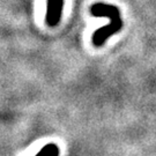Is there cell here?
Returning a JSON list of instances; mask_svg holds the SVG:
<instances>
[{"mask_svg":"<svg viewBox=\"0 0 156 156\" xmlns=\"http://www.w3.org/2000/svg\"><path fill=\"white\" fill-rule=\"evenodd\" d=\"M90 14L95 17L110 19V23L108 26H104L102 28L97 29L93 35L91 42L96 48L103 46L106 42V39L123 28L124 22L122 16H120V12L115 5L103 4V2L94 4L90 7Z\"/></svg>","mask_w":156,"mask_h":156,"instance_id":"1","label":"cell"},{"mask_svg":"<svg viewBox=\"0 0 156 156\" xmlns=\"http://www.w3.org/2000/svg\"><path fill=\"white\" fill-rule=\"evenodd\" d=\"M64 0H48L45 22L49 27H56L60 22Z\"/></svg>","mask_w":156,"mask_h":156,"instance_id":"2","label":"cell"},{"mask_svg":"<svg viewBox=\"0 0 156 156\" xmlns=\"http://www.w3.org/2000/svg\"><path fill=\"white\" fill-rule=\"evenodd\" d=\"M60 154V149L58 145L51 142V144H48L45 145L41 151L36 154V156H59Z\"/></svg>","mask_w":156,"mask_h":156,"instance_id":"3","label":"cell"}]
</instances>
